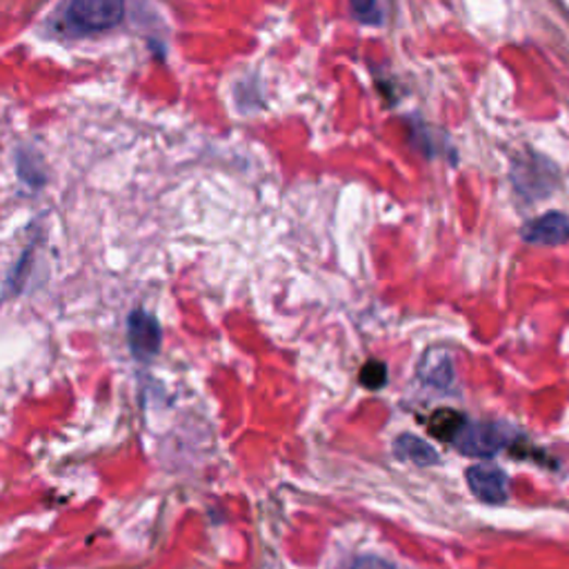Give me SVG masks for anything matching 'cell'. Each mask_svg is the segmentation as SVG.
Here are the masks:
<instances>
[{"mask_svg": "<svg viewBox=\"0 0 569 569\" xmlns=\"http://www.w3.org/2000/svg\"><path fill=\"white\" fill-rule=\"evenodd\" d=\"M394 457L416 468H432L440 463V453L416 434H401L394 440Z\"/></svg>", "mask_w": 569, "mask_h": 569, "instance_id": "6", "label": "cell"}, {"mask_svg": "<svg viewBox=\"0 0 569 569\" xmlns=\"http://www.w3.org/2000/svg\"><path fill=\"white\" fill-rule=\"evenodd\" d=\"M125 19V0H72L68 23L83 34L107 32Z\"/></svg>", "mask_w": 569, "mask_h": 569, "instance_id": "2", "label": "cell"}, {"mask_svg": "<svg viewBox=\"0 0 569 569\" xmlns=\"http://www.w3.org/2000/svg\"><path fill=\"white\" fill-rule=\"evenodd\" d=\"M468 485L472 489V494L489 505H498L507 500V485H509V476L505 474V470L496 468V465H472L468 470Z\"/></svg>", "mask_w": 569, "mask_h": 569, "instance_id": "4", "label": "cell"}, {"mask_svg": "<svg viewBox=\"0 0 569 569\" xmlns=\"http://www.w3.org/2000/svg\"><path fill=\"white\" fill-rule=\"evenodd\" d=\"M387 383V367L380 361H370L361 370V385L367 389H380Z\"/></svg>", "mask_w": 569, "mask_h": 569, "instance_id": "9", "label": "cell"}, {"mask_svg": "<svg viewBox=\"0 0 569 569\" xmlns=\"http://www.w3.org/2000/svg\"><path fill=\"white\" fill-rule=\"evenodd\" d=\"M350 569H398L391 560L383 558V556H376V554H363V556H356L350 565Z\"/></svg>", "mask_w": 569, "mask_h": 569, "instance_id": "11", "label": "cell"}, {"mask_svg": "<svg viewBox=\"0 0 569 569\" xmlns=\"http://www.w3.org/2000/svg\"><path fill=\"white\" fill-rule=\"evenodd\" d=\"M350 5L359 21H363L367 25L380 23V12H378L376 0H350Z\"/></svg>", "mask_w": 569, "mask_h": 569, "instance_id": "10", "label": "cell"}, {"mask_svg": "<svg viewBox=\"0 0 569 569\" xmlns=\"http://www.w3.org/2000/svg\"><path fill=\"white\" fill-rule=\"evenodd\" d=\"M468 423V419L457 412V410H436L429 419H427V429L432 436L440 438V440H453L457 434L463 429V425Z\"/></svg>", "mask_w": 569, "mask_h": 569, "instance_id": "7", "label": "cell"}, {"mask_svg": "<svg viewBox=\"0 0 569 569\" xmlns=\"http://www.w3.org/2000/svg\"><path fill=\"white\" fill-rule=\"evenodd\" d=\"M451 376H453V370H451V361L447 356H440V361L436 365L429 361L427 372H423V378L436 387H447L451 383Z\"/></svg>", "mask_w": 569, "mask_h": 569, "instance_id": "8", "label": "cell"}, {"mask_svg": "<svg viewBox=\"0 0 569 569\" xmlns=\"http://www.w3.org/2000/svg\"><path fill=\"white\" fill-rule=\"evenodd\" d=\"M130 350L138 361H152L162 343V331L158 320L145 310H134L128 320Z\"/></svg>", "mask_w": 569, "mask_h": 569, "instance_id": "3", "label": "cell"}, {"mask_svg": "<svg viewBox=\"0 0 569 569\" xmlns=\"http://www.w3.org/2000/svg\"><path fill=\"white\" fill-rule=\"evenodd\" d=\"M523 239L534 245H560L569 241V218L558 211L538 216L523 227Z\"/></svg>", "mask_w": 569, "mask_h": 569, "instance_id": "5", "label": "cell"}, {"mask_svg": "<svg viewBox=\"0 0 569 569\" xmlns=\"http://www.w3.org/2000/svg\"><path fill=\"white\" fill-rule=\"evenodd\" d=\"M511 438H514V429L494 423V421H474L465 423L463 429L453 438V447H457L465 457L472 459H489L500 449H505Z\"/></svg>", "mask_w": 569, "mask_h": 569, "instance_id": "1", "label": "cell"}]
</instances>
